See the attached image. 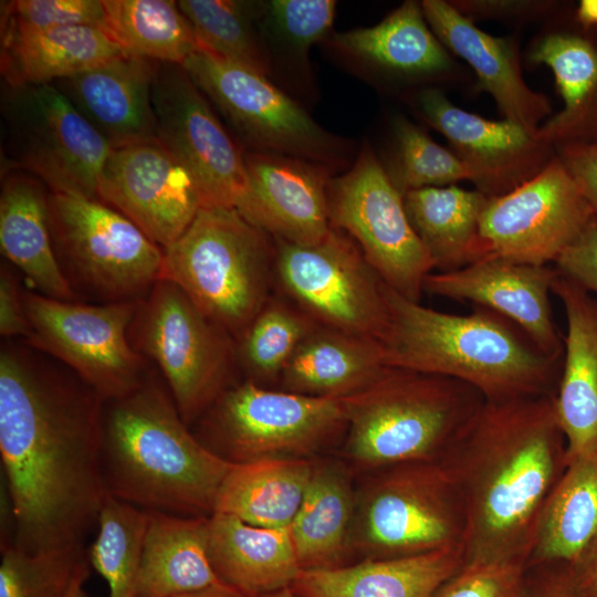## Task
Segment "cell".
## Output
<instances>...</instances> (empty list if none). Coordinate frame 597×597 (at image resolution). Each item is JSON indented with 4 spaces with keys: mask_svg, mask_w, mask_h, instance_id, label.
Returning a JSON list of instances; mask_svg holds the SVG:
<instances>
[{
    "mask_svg": "<svg viewBox=\"0 0 597 597\" xmlns=\"http://www.w3.org/2000/svg\"><path fill=\"white\" fill-rule=\"evenodd\" d=\"M597 217V140L559 146L557 156Z\"/></svg>",
    "mask_w": 597,
    "mask_h": 597,
    "instance_id": "47",
    "label": "cell"
},
{
    "mask_svg": "<svg viewBox=\"0 0 597 597\" xmlns=\"http://www.w3.org/2000/svg\"><path fill=\"white\" fill-rule=\"evenodd\" d=\"M556 268L498 258L482 259L450 272H432L423 291L457 301H469L515 325L543 354L563 359L564 339L551 307Z\"/></svg>",
    "mask_w": 597,
    "mask_h": 597,
    "instance_id": "19",
    "label": "cell"
},
{
    "mask_svg": "<svg viewBox=\"0 0 597 597\" xmlns=\"http://www.w3.org/2000/svg\"><path fill=\"white\" fill-rule=\"evenodd\" d=\"M305 314L281 303H268L240 336L239 356L262 380L281 377L303 339L314 329Z\"/></svg>",
    "mask_w": 597,
    "mask_h": 597,
    "instance_id": "41",
    "label": "cell"
},
{
    "mask_svg": "<svg viewBox=\"0 0 597 597\" xmlns=\"http://www.w3.org/2000/svg\"><path fill=\"white\" fill-rule=\"evenodd\" d=\"M395 155L389 177L402 195L427 187L473 181L470 168L453 153L433 142L404 117L394 123Z\"/></svg>",
    "mask_w": 597,
    "mask_h": 597,
    "instance_id": "42",
    "label": "cell"
},
{
    "mask_svg": "<svg viewBox=\"0 0 597 597\" xmlns=\"http://www.w3.org/2000/svg\"><path fill=\"white\" fill-rule=\"evenodd\" d=\"M389 368L378 341L316 325L281 379L286 391L346 398L371 386Z\"/></svg>",
    "mask_w": 597,
    "mask_h": 597,
    "instance_id": "29",
    "label": "cell"
},
{
    "mask_svg": "<svg viewBox=\"0 0 597 597\" xmlns=\"http://www.w3.org/2000/svg\"><path fill=\"white\" fill-rule=\"evenodd\" d=\"M526 567L520 563L464 562L431 597H519Z\"/></svg>",
    "mask_w": 597,
    "mask_h": 597,
    "instance_id": "45",
    "label": "cell"
},
{
    "mask_svg": "<svg viewBox=\"0 0 597 597\" xmlns=\"http://www.w3.org/2000/svg\"><path fill=\"white\" fill-rule=\"evenodd\" d=\"M190 78L252 151L275 153L333 167L349 146L320 126L286 93L260 74L199 49L185 63Z\"/></svg>",
    "mask_w": 597,
    "mask_h": 597,
    "instance_id": "13",
    "label": "cell"
},
{
    "mask_svg": "<svg viewBox=\"0 0 597 597\" xmlns=\"http://www.w3.org/2000/svg\"><path fill=\"white\" fill-rule=\"evenodd\" d=\"M85 547L36 553L14 544L1 547L0 597H66Z\"/></svg>",
    "mask_w": 597,
    "mask_h": 597,
    "instance_id": "43",
    "label": "cell"
},
{
    "mask_svg": "<svg viewBox=\"0 0 597 597\" xmlns=\"http://www.w3.org/2000/svg\"><path fill=\"white\" fill-rule=\"evenodd\" d=\"M597 534V450L567 459L543 509L527 566L568 564Z\"/></svg>",
    "mask_w": 597,
    "mask_h": 597,
    "instance_id": "36",
    "label": "cell"
},
{
    "mask_svg": "<svg viewBox=\"0 0 597 597\" xmlns=\"http://www.w3.org/2000/svg\"><path fill=\"white\" fill-rule=\"evenodd\" d=\"M262 597H302V596L298 595L296 591H294L290 587V588H285V589H282V590H279V591H275V593L264 595Z\"/></svg>",
    "mask_w": 597,
    "mask_h": 597,
    "instance_id": "54",
    "label": "cell"
},
{
    "mask_svg": "<svg viewBox=\"0 0 597 597\" xmlns=\"http://www.w3.org/2000/svg\"><path fill=\"white\" fill-rule=\"evenodd\" d=\"M331 43L358 63L395 75H434L452 64L415 1H405L374 27L334 33Z\"/></svg>",
    "mask_w": 597,
    "mask_h": 597,
    "instance_id": "31",
    "label": "cell"
},
{
    "mask_svg": "<svg viewBox=\"0 0 597 597\" xmlns=\"http://www.w3.org/2000/svg\"><path fill=\"white\" fill-rule=\"evenodd\" d=\"M49 220L59 262L107 303L140 301L160 280L163 248L98 198L50 191Z\"/></svg>",
    "mask_w": 597,
    "mask_h": 597,
    "instance_id": "11",
    "label": "cell"
},
{
    "mask_svg": "<svg viewBox=\"0 0 597 597\" xmlns=\"http://www.w3.org/2000/svg\"><path fill=\"white\" fill-rule=\"evenodd\" d=\"M421 9L438 40L473 69L479 86L492 95L504 117L537 132L551 105L523 80L512 41L482 31L450 2L425 0Z\"/></svg>",
    "mask_w": 597,
    "mask_h": 597,
    "instance_id": "24",
    "label": "cell"
},
{
    "mask_svg": "<svg viewBox=\"0 0 597 597\" xmlns=\"http://www.w3.org/2000/svg\"><path fill=\"white\" fill-rule=\"evenodd\" d=\"M197 38L199 49L270 76L272 64L262 43L255 1H177Z\"/></svg>",
    "mask_w": 597,
    "mask_h": 597,
    "instance_id": "38",
    "label": "cell"
},
{
    "mask_svg": "<svg viewBox=\"0 0 597 597\" xmlns=\"http://www.w3.org/2000/svg\"><path fill=\"white\" fill-rule=\"evenodd\" d=\"M146 511L135 597H175L222 583L210 561L209 516Z\"/></svg>",
    "mask_w": 597,
    "mask_h": 597,
    "instance_id": "28",
    "label": "cell"
},
{
    "mask_svg": "<svg viewBox=\"0 0 597 597\" xmlns=\"http://www.w3.org/2000/svg\"><path fill=\"white\" fill-rule=\"evenodd\" d=\"M484 400L462 381L389 368L346 397V453L371 470L439 461Z\"/></svg>",
    "mask_w": 597,
    "mask_h": 597,
    "instance_id": "5",
    "label": "cell"
},
{
    "mask_svg": "<svg viewBox=\"0 0 597 597\" xmlns=\"http://www.w3.org/2000/svg\"><path fill=\"white\" fill-rule=\"evenodd\" d=\"M274 240L276 277L303 314L317 326L381 341L387 285L345 232L333 226L310 245Z\"/></svg>",
    "mask_w": 597,
    "mask_h": 597,
    "instance_id": "12",
    "label": "cell"
},
{
    "mask_svg": "<svg viewBox=\"0 0 597 597\" xmlns=\"http://www.w3.org/2000/svg\"><path fill=\"white\" fill-rule=\"evenodd\" d=\"M427 122L453 146L470 168L478 190L489 198L515 189L548 163L551 145L537 132L504 118L491 121L453 105L440 91L427 88L418 96Z\"/></svg>",
    "mask_w": 597,
    "mask_h": 597,
    "instance_id": "20",
    "label": "cell"
},
{
    "mask_svg": "<svg viewBox=\"0 0 597 597\" xmlns=\"http://www.w3.org/2000/svg\"><path fill=\"white\" fill-rule=\"evenodd\" d=\"M1 114L2 171L29 172L51 192L97 198L113 148L53 83L6 85Z\"/></svg>",
    "mask_w": 597,
    "mask_h": 597,
    "instance_id": "8",
    "label": "cell"
},
{
    "mask_svg": "<svg viewBox=\"0 0 597 597\" xmlns=\"http://www.w3.org/2000/svg\"><path fill=\"white\" fill-rule=\"evenodd\" d=\"M356 491L338 463H315L302 504L289 526L301 570L347 565Z\"/></svg>",
    "mask_w": 597,
    "mask_h": 597,
    "instance_id": "32",
    "label": "cell"
},
{
    "mask_svg": "<svg viewBox=\"0 0 597 597\" xmlns=\"http://www.w3.org/2000/svg\"><path fill=\"white\" fill-rule=\"evenodd\" d=\"M1 9V35L66 25H92L108 32L103 0H17L4 2Z\"/></svg>",
    "mask_w": 597,
    "mask_h": 597,
    "instance_id": "44",
    "label": "cell"
},
{
    "mask_svg": "<svg viewBox=\"0 0 597 597\" xmlns=\"http://www.w3.org/2000/svg\"><path fill=\"white\" fill-rule=\"evenodd\" d=\"M595 217L561 159L552 158L527 181L488 199L480 218V260L555 263Z\"/></svg>",
    "mask_w": 597,
    "mask_h": 597,
    "instance_id": "16",
    "label": "cell"
},
{
    "mask_svg": "<svg viewBox=\"0 0 597 597\" xmlns=\"http://www.w3.org/2000/svg\"><path fill=\"white\" fill-rule=\"evenodd\" d=\"M158 63L123 54L53 83L112 148L157 138L153 85Z\"/></svg>",
    "mask_w": 597,
    "mask_h": 597,
    "instance_id": "22",
    "label": "cell"
},
{
    "mask_svg": "<svg viewBox=\"0 0 597 597\" xmlns=\"http://www.w3.org/2000/svg\"><path fill=\"white\" fill-rule=\"evenodd\" d=\"M132 326L136 350L160 369L182 420L190 426L227 390L231 335L166 279L139 301Z\"/></svg>",
    "mask_w": 597,
    "mask_h": 597,
    "instance_id": "10",
    "label": "cell"
},
{
    "mask_svg": "<svg viewBox=\"0 0 597 597\" xmlns=\"http://www.w3.org/2000/svg\"><path fill=\"white\" fill-rule=\"evenodd\" d=\"M88 574L90 567L87 559L78 566L66 597H85L84 585L88 577Z\"/></svg>",
    "mask_w": 597,
    "mask_h": 597,
    "instance_id": "53",
    "label": "cell"
},
{
    "mask_svg": "<svg viewBox=\"0 0 597 597\" xmlns=\"http://www.w3.org/2000/svg\"><path fill=\"white\" fill-rule=\"evenodd\" d=\"M126 54L105 30L66 25L1 35L6 85L52 84Z\"/></svg>",
    "mask_w": 597,
    "mask_h": 597,
    "instance_id": "30",
    "label": "cell"
},
{
    "mask_svg": "<svg viewBox=\"0 0 597 597\" xmlns=\"http://www.w3.org/2000/svg\"><path fill=\"white\" fill-rule=\"evenodd\" d=\"M377 471L356 492L352 553L362 559H383L463 546V501L439 461Z\"/></svg>",
    "mask_w": 597,
    "mask_h": 597,
    "instance_id": "7",
    "label": "cell"
},
{
    "mask_svg": "<svg viewBox=\"0 0 597 597\" xmlns=\"http://www.w3.org/2000/svg\"><path fill=\"white\" fill-rule=\"evenodd\" d=\"M519 597H580L565 564L527 566Z\"/></svg>",
    "mask_w": 597,
    "mask_h": 597,
    "instance_id": "48",
    "label": "cell"
},
{
    "mask_svg": "<svg viewBox=\"0 0 597 597\" xmlns=\"http://www.w3.org/2000/svg\"><path fill=\"white\" fill-rule=\"evenodd\" d=\"M104 400L67 368L6 343L0 352V455L14 520L11 544L82 548L106 495Z\"/></svg>",
    "mask_w": 597,
    "mask_h": 597,
    "instance_id": "1",
    "label": "cell"
},
{
    "mask_svg": "<svg viewBox=\"0 0 597 597\" xmlns=\"http://www.w3.org/2000/svg\"><path fill=\"white\" fill-rule=\"evenodd\" d=\"M205 446L232 463L306 459L342 428L346 398L270 390L247 380L205 412Z\"/></svg>",
    "mask_w": 597,
    "mask_h": 597,
    "instance_id": "9",
    "label": "cell"
},
{
    "mask_svg": "<svg viewBox=\"0 0 597 597\" xmlns=\"http://www.w3.org/2000/svg\"><path fill=\"white\" fill-rule=\"evenodd\" d=\"M463 563V546L362 559L331 569L301 570L291 588L302 597H431Z\"/></svg>",
    "mask_w": 597,
    "mask_h": 597,
    "instance_id": "26",
    "label": "cell"
},
{
    "mask_svg": "<svg viewBox=\"0 0 597 597\" xmlns=\"http://www.w3.org/2000/svg\"><path fill=\"white\" fill-rule=\"evenodd\" d=\"M153 107L157 138L190 174L201 207L237 209L249 186L244 150L182 65L158 63Z\"/></svg>",
    "mask_w": 597,
    "mask_h": 597,
    "instance_id": "17",
    "label": "cell"
},
{
    "mask_svg": "<svg viewBox=\"0 0 597 597\" xmlns=\"http://www.w3.org/2000/svg\"><path fill=\"white\" fill-rule=\"evenodd\" d=\"M553 395L484 400L439 459L463 501L465 563L527 566L543 509L567 465Z\"/></svg>",
    "mask_w": 597,
    "mask_h": 597,
    "instance_id": "2",
    "label": "cell"
},
{
    "mask_svg": "<svg viewBox=\"0 0 597 597\" xmlns=\"http://www.w3.org/2000/svg\"><path fill=\"white\" fill-rule=\"evenodd\" d=\"M29 323L24 310L23 291L10 269L2 264L0 272V334L7 338L27 337Z\"/></svg>",
    "mask_w": 597,
    "mask_h": 597,
    "instance_id": "49",
    "label": "cell"
},
{
    "mask_svg": "<svg viewBox=\"0 0 597 597\" xmlns=\"http://www.w3.org/2000/svg\"><path fill=\"white\" fill-rule=\"evenodd\" d=\"M97 198L163 249L184 233L201 208L190 174L158 138L113 148Z\"/></svg>",
    "mask_w": 597,
    "mask_h": 597,
    "instance_id": "18",
    "label": "cell"
},
{
    "mask_svg": "<svg viewBox=\"0 0 597 597\" xmlns=\"http://www.w3.org/2000/svg\"><path fill=\"white\" fill-rule=\"evenodd\" d=\"M576 19L586 30L597 27V0H582L577 7Z\"/></svg>",
    "mask_w": 597,
    "mask_h": 597,
    "instance_id": "52",
    "label": "cell"
},
{
    "mask_svg": "<svg viewBox=\"0 0 597 597\" xmlns=\"http://www.w3.org/2000/svg\"><path fill=\"white\" fill-rule=\"evenodd\" d=\"M555 264L562 274L597 295V217L561 254Z\"/></svg>",
    "mask_w": 597,
    "mask_h": 597,
    "instance_id": "46",
    "label": "cell"
},
{
    "mask_svg": "<svg viewBox=\"0 0 597 597\" xmlns=\"http://www.w3.org/2000/svg\"><path fill=\"white\" fill-rule=\"evenodd\" d=\"M230 207H201L163 249L161 277L179 286L211 321L240 336L268 303L275 244Z\"/></svg>",
    "mask_w": 597,
    "mask_h": 597,
    "instance_id": "6",
    "label": "cell"
},
{
    "mask_svg": "<svg viewBox=\"0 0 597 597\" xmlns=\"http://www.w3.org/2000/svg\"><path fill=\"white\" fill-rule=\"evenodd\" d=\"M233 464L189 430L170 394L148 378L104 400L101 471L113 498L144 510L210 516Z\"/></svg>",
    "mask_w": 597,
    "mask_h": 597,
    "instance_id": "3",
    "label": "cell"
},
{
    "mask_svg": "<svg viewBox=\"0 0 597 597\" xmlns=\"http://www.w3.org/2000/svg\"><path fill=\"white\" fill-rule=\"evenodd\" d=\"M248 191L239 212L274 239L310 245L331 231L333 167L293 156L244 150Z\"/></svg>",
    "mask_w": 597,
    "mask_h": 597,
    "instance_id": "21",
    "label": "cell"
},
{
    "mask_svg": "<svg viewBox=\"0 0 597 597\" xmlns=\"http://www.w3.org/2000/svg\"><path fill=\"white\" fill-rule=\"evenodd\" d=\"M530 59L547 65L555 77L564 107L538 127L551 146L597 140V42L572 32L546 35Z\"/></svg>",
    "mask_w": 597,
    "mask_h": 597,
    "instance_id": "33",
    "label": "cell"
},
{
    "mask_svg": "<svg viewBox=\"0 0 597 597\" xmlns=\"http://www.w3.org/2000/svg\"><path fill=\"white\" fill-rule=\"evenodd\" d=\"M209 555L219 579L247 597L290 588L301 573L289 528L254 526L221 512L209 516Z\"/></svg>",
    "mask_w": 597,
    "mask_h": 597,
    "instance_id": "27",
    "label": "cell"
},
{
    "mask_svg": "<svg viewBox=\"0 0 597 597\" xmlns=\"http://www.w3.org/2000/svg\"><path fill=\"white\" fill-rule=\"evenodd\" d=\"M389 322L379 342L388 367L442 376L485 400L553 394L562 367L515 325L486 308L451 314L422 306L387 286Z\"/></svg>",
    "mask_w": 597,
    "mask_h": 597,
    "instance_id": "4",
    "label": "cell"
},
{
    "mask_svg": "<svg viewBox=\"0 0 597 597\" xmlns=\"http://www.w3.org/2000/svg\"><path fill=\"white\" fill-rule=\"evenodd\" d=\"M49 195V188L35 176L22 170L2 171L0 249L36 293L74 302V289L53 245Z\"/></svg>",
    "mask_w": 597,
    "mask_h": 597,
    "instance_id": "25",
    "label": "cell"
},
{
    "mask_svg": "<svg viewBox=\"0 0 597 597\" xmlns=\"http://www.w3.org/2000/svg\"><path fill=\"white\" fill-rule=\"evenodd\" d=\"M107 29L128 55L184 65L199 50L177 1L103 0Z\"/></svg>",
    "mask_w": 597,
    "mask_h": 597,
    "instance_id": "37",
    "label": "cell"
},
{
    "mask_svg": "<svg viewBox=\"0 0 597 597\" xmlns=\"http://www.w3.org/2000/svg\"><path fill=\"white\" fill-rule=\"evenodd\" d=\"M147 522L146 510L104 496L88 561L105 579L107 597H135Z\"/></svg>",
    "mask_w": 597,
    "mask_h": 597,
    "instance_id": "39",
    "label": "cell"
},
{
    "mask_svg": "<svg viewBox=\"0 0 597 597\" xmlns=\"http://www.w3.org/2000/svg\"><path fill=\"white\" fill-rule=\"evenodd\" d=\"M25 341L56 358L103 400L123 397L147 379L128 332L139 301L88 305L23 291Z\"/></svg>",
    "mask_w": 597,
    "mask_h": 597,
    "instance_id": "14",
    "label": "cell"
},
{
    "mask_svg": "<svg viewBox=\"0 0 597 597\" xmlns=\"http://www.w3.org/2000/svg\"><path fill=\"white\" fill-rule=\"evenodd\" d=\"M175 597H247L234 588L221 583Z\"/></svg>",
    "mask_w": 597,
    "mask_h": 597,
    "instance_id": "51",
    "label": "cell"
},
{
    "mask_svg": "<svg viewBox=\"0 0 597 597\" xmlns=\"http://www.w3.org/2000/svg\"><path fill=\"white\" fill-rule=\"evenodd\" d=\"M328 206L332 226L357 244L383 282L420 302L434 264L411 226L404 195L369 146L346 174L331 178Z\"/></svg>",
    "mask_w": 597,
    "mask_h": 597,
    "instance_id": "15",
    "label": "cell"
},
{
    "mask_svg": "<svg viewBox=\"0 0 597 597\" xmlns=\"http://www.w3.org/2000/svg\"><path fill=\"white\" fill-rule=\"evenodd\" d=\"M552 293L567 322L553 401L569 459L597 450V297L558 270Z\"/></svg>",
    "mask_w": 597,
    "mask_h": 597,
    "instance_id": "23",
    "label": "cell"
},
{
    "mask_svg": "<svg viewBox=\"0 0 597 597\" xmlns=\"http://www.w3.org/2000/svg\"><path fill=\"white\" fill-rule=\"evenodd\" d=\"M580 597H597V534L570 563L565 564Z\"/></svg>",
    "mask_w": 597,
    "mask_h": 597,
    "instance_id": "50",
    "label": "cell"
},
{
    "mask_svg": "<svg viewBox=\"0 0 597 597\" xmlns=\"http://www.w3.org/2000/svg\"><path fill=\"white\" fill-rule=\"evenodd\" d=\"M489 197L455 185L404 195L412 228L438 272L462 269L481 259L480 218Z\"/></svg>",
    "mask_w": 597,
    "mask_h": 597,
    "instance_id": "34",
    "label": "cell"
},
{
    "mask_svg": "<svg viewBox=\"0 0 597 597\" xmlns=\"http://www.w3.org/2000/svg\"><path fill=\"white\" fill-rule=\"evenodd\" d=\"M314 467L308 459L234 463L221 484L214 512L231 514L254 526L289 528Z\"/></svg>",
    "mask_w": 597,
    "mask_h": 597,
    "instance_id": "35",
    "label": "cell"
},
{
    "mask_svg": "<svg viewBox=\"0 0 597 597\" xmlns=\"http://www.w3.org/2000/svg\"><path fill=\"white\" fill-rule=\"evenodd\" d=\"M336 12L332 0L255 1L262 43L282 57L307 67L308 51L331 31Z\"/></svg>",
    "mask_w": 597,
    "mask_h": 597,
    "instance_id": "40",
    "label": "cell"
}]
</instances>
